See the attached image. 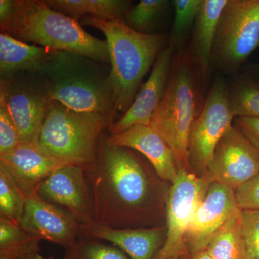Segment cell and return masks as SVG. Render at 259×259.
Returning a JSON list of instances; mask_svg holds the SVG:
<instances>
[{"label":"cell","instance_id":"1","mask_svg":"<svg viewBox=\"0 0 259 259\" xmlns=\"http://www.w3.org/2000/svg\"><path fill=\"white\" fill-rule=\"evenodd\" d=\"M95 208V223L117 229L166 224L171 183L158 177L127 148L100 145L98 157L85 167Z\"/></svg>","mask_w":259,"mask_h":259},{"label":"cell","instance_id":"2","mask_svg":"<svg viewBox=\"0 0 259 259\" xmlns=\"http://www.w3.org/2000/svg\"><path fill=\"white\" fill-rule=\"evenodd\" d=\"M83 23L98 29L106 37L111 64L108 83L113 115L125 114L141 88V81L163 49L162 34L136 31L121 19L107 20L86 16Z\"/></svg>","mask_w":259,"mask_h":259},{"label":"cell","instance_id":"3","mask_svg":"<svg viewBox=\"0 0 259 259\" xmlns=\"http://www.w3.org/2000/svg\"><path fill=\"white\" fill-rule=\"evenodd\" d=\"M1 32L20 41L66 51L103 64L110 62L106 40L83 30L78 20L53 10L40 0H13L11 14L0 23Z\"/></svg>","mask_w":259,"mask_h":259},{"label":"cell","instance_id":"4","mask_svg":"<svg viewBox=\"0 0 259 259\" xmlns=\"http://www.w3.org/2000/svg\"><path fill=\"white\" fill-rule=\"evenodd\" d=\"M204 83L200 70L187 50L177 53L166 92L150 126L171 148L179 171H190L187 161L189 138L205 102Z\"/></svg>","mask_w":259,"mask_h":259},{"label":"cell","instance_id":"5","mask_svg":"<svg viewBox=\"0 0 259 259\" xmlns=\"http://www.w3.org/2000/svg\"><path fill=\"white\" fill-rule=\"evenodd\" d=\"M49 101L78 112L107 116L112 123L110 74L100 63L86 56L55 51L36 73Z\"/></svg>","mask_w":259,"mask_h":259},{"label":"cell","instance_id":"6","mask_svg":"<svg viewBox=\"0 0 259 259\" xmlns=\"http://www.w3.org/2000/svg\"><path fill=\"white\" fill-rule=\"evenodd\" d=\"M108 120L102 114L49 101L35 144L42 152L85 168L97 161Z\"/></svg>","mask_w":259,"mask_h":259},{"label":"cell","instance_id":"7","mask_svg":"<svg viewBox=\"0 0 259 259\" xmlns=\"http://www.w3.org/2000/svg\"><path fill=\"white\" fill-rule=\"evenodd\" d=\"M259 47V0H228L214 39L212 66L236 74Z\"/></svg>","mask_w":259,"mask_h":259},{"label":"cell","instance_id":"8","mask_svg":"<svg viewBox=\"0 0 259 259\" xmlns=\"http://www.w3.org/2000/svg\"><path fill=\"white\" fill-rule=\"evenodd\" d=\"M235 117L228 107L227 83L222 77L214 80L206 96L203 108L191 128L187 161L189 169L197 177L207 171L216 146Z\"/></svg>","mask_w":259,"mask_h":259},{"label":"cell","instance_id":"9","mask_svg":"<svg viewBox=\"0 0 259 259\" xmlns=\"http://www.w3.org/2000/svg\"><path fill=\"white\" fill-rule=\"evenodd\" d=\"M211 182L207 175L197 177L187 170L179 171L167 199L166 241L154 259L180 258L188 254L186 233Z\"/></svg>","mask_w":259,"mask_h":259},{"label":"cell","instance_id":"10","mask_svg":"<svg viewBox=\"0 0 259 259\" xmlns=\"http://www.w3.org/2000/svg\"><path fill=\"white\" fill-rule=\"evenodd\" d=\"M259 172V151L235 125H231L216 146L206 175L236 190Z\"/></svg>","mask_w":259,"mask_h":259},{"label":"cell","instance_id":"11","mask_svg":"<svg viewBox=\"0 0 259 259\" xmlns=\"http://www.w3.org/2000/svg\"><path fill=\"white\" fill-rule=\"evenodd\" d=\"M36 192L44 201L64 209L80 224L95 222L93 197L83 166L72 164L58 168Z\"/></svg>","mask_w":259,"mask_h":259},{"label":"cell","instance_id":"12","mask_svg":"<svg viewBox=\"0 0 259 259\" xmlns=\"http://www.w3.org/2000/svg\"><path fill=\"white\" fill-rule=\"evenodd\" d=\"M239 209L233 189L220 182H211L186 233L188 253L206 249L214 235Z\"/></svg>","mask_w":259,"mask_h":259},{"label":"cell","instance_id":"13","mask_svg":"<svg viewBox=\"0 0 259 259\" xmlns=\"http://www.w3.org/2000/svg\"><path fill=\"white\" fill-rule=\"evenodd\" d=\"M49 100L41 83L1 79L0 105L9 114L20 141H36Z\"/></svg>","mask_w":259,"mask_h":259},{"label":"cell","instance_id":"14","mask_svg":"<svg viewBox=\"0 0 259 259\" xmlns=\"http://www.w3.org/2000/svg\"><path fill=\"white\" fill-rule=\"evenodd\" d=\"M19 226L41 241L64 248L80 238L81 224L64 209L44 201L37 192L29 196Z\"/></svg>","mask_w":259,"mask_h":259},{"label":"cell","instance_id":"15","mask_svg":"<svg viewBox=\"0 0 259 259\" xmlns=\"http://www.w3.org/2000/svg\"><path fill=\"white\" fill-rule=\"evenodd\" d=\"M174 52L167 47L162 50L146 83L140 88L132 105L119 120L109 127L111 134H119L135 125H150L161 103L171 75Z\"/></svg>","mask_w":259,"mask_h":259},{"label":"cell","instance_id":"16","mask_svg":"<svg viewBox=\"0 0 259 259\" xmlns=\"http://www.w3.org/2000/svg\"><path fill=\"white\" fill-rule=\"evenodd\" d=\"M80 238L110 242L131 259H154L166 238V226L117 229L93 222L81 225Z\"/></svg>","mask_w":259,"mask_h":259},{"label":"cell","instance_id":"17","mask_svg":"<svg viewBox=\"0 0 259 259\" xmlns=\"http://www.w3.org/2000/svg\"><path fill=\"white\" fill-rule=\"evenodd\" d=\"M72 164L42 152L34 143H20L11 152L0 156V165L28 197L52 172Z\"/></svg>","mask_w":259,"mask_h":259},{"label":"cell","instance_id":"18","mask_svg":"<svg viewBox=\"0 0 259 259\" xmlns=\"http://www.w3.org/2000/svg\"><path fill=\"white\" fill-rule=\"evenodd\" d=\"M105 144L134 150L141 153L166 182L175 181L178 175L175 156L164 139L150 125H135L119 134H111Z\"/></svg>","mask_w":259,"mask_h":259},{"label":"cell","instance_id":"19","mask_svg":"<svg viewBox=\"0 0 259 259\" xmlns=\"http://www.w3.org/2000/svg\"><path fill=\"white\" fill-rule=\"evenodd\" d=\"M228 0H204L187 51L206 81L212 66V53L218 23Z\"/></svg>","mask_w":259,"mask_h":259},{"label":"cell","instance_id":"20","mask_svg":"<svg viewBox=\"0 0 259 259\" xmlns=\"http://www.w3.org/2000/svg\"><path fill=\"white\" fill-rule=\"evenodd\" d=\"M54 51L48 48L20 41L5 32H1L0 74L2 79H9L18 71L25 70L36 74Z\"/></svg>","mask_w":259,"mask_h":259},{"label":"cell","instance_id":"21","mask_svg":"<svg viewBox=\"0 0 259 259\" xmlns=\"http://www.w3.org/2000/svg\"><path fill=\"white\" fill-rule=\"evenodd\" d=\"M53 10L78 20L88 16L112 20L120 19L131 8V2L126 0H44Z\"/></svg>","mask_w":259,"mask_h":259},{"label":"cell","instance_id":"22","mask_svg":"<svg viewBox=\"0 0 259 259\" xmlns=\"http://www.w3.org/2000/svg\"><path fill=\"white\" fill-rule=\"evenodd\" d=\"M230 111L236 117L259 118V80L245 74L227 83Z\"/></svg>","mask_w":259,"mask_h":259},{"label":"cell","instance_id":"23","mask_svg":"<svg viewBox=\"0 0 259 259\" xmlns=\"http://www.w3.org/2000/svg\"><path fill=\"white\" fill-rule=\"evenodd\" d=\"M206 250L213 259H246L241 209L235 212L214 235Z\"/></svg>","mask_w":259,"mask_h":259},{"label":"cell","instance_id":"24","mask_svg":"<svg viewBox=\"0 0 259 259\" xmlns=\"http://www.w3.org/2000/svg\"><path fill=\"white\" fill-rule=\"evenodd\" d=\"M40 241L18 224L0 218V259H22L39 253Z\"/></svg>","mask_w":259,"mask_h":259},{"label":"cell","instance_id":"25","mask_svg":"<svg viewBox=\"0 0 259 259\" xmlns=\"http://www.w3.org/2000/svg\"><path fill=\"white\" fill-rule=\"evenodd\" d=\"M204 0H173L171 5L175 11L169 44L168 47L174 54L183 50L184 45L191 31L199 12L202 9Z\"/></svg>","mask_w":259,"mask_h":259},{"label":"cell","instance_id":"26","mask_svg":"<svg viewBox=\"0 0 259 259\" xmlns=\"http://www.w3.org/2000/svg\"><path fill=\"white\" fill-rule=\"evenodd\" d=\"M28 197L0 165V218L19 225Z\"/></svg>","mask_w":259,"mask_h":259},{"label":"cell","instance_id":"27","mask_svg":"<svg viewBox=\"0 0 259 259\" xmlns=\"http://www.w3.org/2000/svg\"><path fill=\"white\" fill-rule=\"evenodd\" d=\"M171 5L168 0H141L126 12L125 23L136 31L148 34Z\"/></svg>","mask_w":259,"mask_h":259},{"label":"cell","instance_id":"28","mask_svg":"<svg viewBox=\"0 0 259 259\" xmlns=\"http://www.w3.org/2000/svg\"><path fill=\"white\" fill-rule=\"evenodd\" d=\"M62 259H130L118 248L92 238H78L69 246Z\"/></svg>","mask_w":259,"mask_h":259},{"label":"cell","instance_id":"29","mask_svg":"<svg viewBox=\"0 0 259 259\" xmlns=\"http://www.w3.org/2000/svg\"><path fill=\"white\" fill-rule=\"evenodd\" d=\"M242 234L247 259H259V210H242Z\"/></svg>","mask_w":259,"mask_h":259},{"label":"cell","instance_id":"30","mask_svg":"<svg viewBox=\"0 0 259 259\" xmlns=\"http://www.w3.org/2000/svg\"><path fill=\"white\" fill-rule=\"evenodd\" d=\"M21 143L18 130L9 114L0 105V156L11 152Z\"/></svg>","mask_w":259,"mask_h":259},{"label":"cell","instance_id":"31","mask_svg":"<svg viewBox=\"0 0 259 259\" xmlns=\"http://www.w3.org/2000/svg\"><path fill=\"white\" fill-rule=\"evenodd\" d=\"M237 203L242 210H259V172L235 190Z\"/></svg>","mask_w":259,"mask_h":259},{"label":"cell","instance_id":"32","mask_svg":"<svg viewBox=\"0 0 259 259\" xmlns=\"http://www.w3.org/2000/svg\"><path fill=\"white\" fill-rule=\"evenodd\" d=\"M234 125L249 139L259 151V118L236 117Z\"/></svg>","mask_w":259,"mask_h":259},{"label":"cell","instance_id":"33","mask_svg":"<svg viewBox=\"0 0 259 259\" xmlns=\"http://www.w3.org/2000/svg\"><path fill=\"white\" fill-rule=\"evenodd\" d=\"M180 259H213L211 255L209 254L208 252L206 249L201 250L197 253H193V254H188L182 257Z\"/></svg>","mask_w":259,"mask_h":259},{"label":"cell","instance_id":"34","mask_svg":"<svg viewBox=\"0 0 259 259\" xmlns=\"http://www.w3.org/2000/svg\"><path fill=\"white\" fill-rule=\"evenodd\" d=\"M245 73L259 80V62L250 64L247 67Z\"/></svg>","mask_w":259,"mask_h":259},{"label":"cell","instance_id":"35","mask_svg":"<svg viewBox=\"0 0 259 259\" xmlns=\"http://www.w3.org/2000/svg\"><path fill=\"white\" fill-rule=\"evenodd\" d=\"M22 259H54V257H47L44 256V255H40L39 253H33V254H31L30 255H28V256L25 257V258Z\"/></svg>","mask_w":259,"mask_h":259},{"label":"cell","instance_id":"36","mask_svg":"<svg viewBox=\"0 0 259 259\" xmlns=\"http://www.w3.org/2000/svg\"><path fill=\"white\" fill-rule=\"evenodd\" d=\"M169 259H180V258H169Z\"/></svg>","mask_w":259,"mask_h":259},{"label":"cell","instance_id":"37","mask_svg":"<svg viewBox=\"0 0 259 259\" xmlns=\"http://www.w3.org/2000/svg\"><path fill=\"white\" fill-rule=\"evenodd\" d=\"M247 259V258H246Z\"/></svg>","mask_w":259,"mask_h":259}]
</instances>
